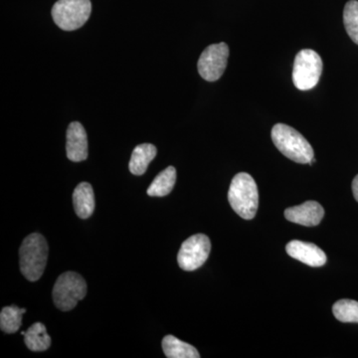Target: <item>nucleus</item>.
Here are the masks:
<instances>
[{
	"label": "nucleus",
	"mask_w": 358,
	"mask_h": 358,
	"mask_svg": "<svg viewBox=\"0 0 358 358\" xmlns=\"http://www.w3.org/2000/svg\"><path fill=\"white\" fill-rule=\"evenodd\" d=\"M228 200L240 217L246 220L255 217L259 206V192L254 178L246 173L236 174L231 181Z\"/></svg>",
	"instance_id": "nucleus-1"
},
{
	"label": "nucleus",
	"mask_w": 358,
	"mask_h": 358,
	"mask_svg": "<svg viewBox=\"0 0 358 358\" xmlns=\"http://www.w3.org/2000/svg\"><path fill=\"white\" fill-rule=\"evenodd\" d=\"M48 253V244L41 234L32 233L23 240L20 249V270L28 281H38L43 275Z\"/></svg>",
	"instance_id": "nucleus-2"
},
{
	"label": "nucleus",
	"mask_w": 358,
	"mask_h": 358,
	"mask_svg": "<svg viewBox=\"0 0 358 358\" xmlns=\"http://www.w3.org/2000/svg\"><path fill=\"white\" fill-rule=\"evenodd\" d=\"M273 143L285 157L298 164H310L315 152L310 143L298 131L285 124H277L272 129Z\"/></svg>",
	"instance_id": "nucleus-3"
},
{
	"label": "nucleus",
	"mask_w": 358,
	"mask_h": 358,
	"mask_svg": "<svg viewBox=\"0 0 358 358\" xmlns=\"http://www.w3.org/2000/svg\"><path fill=\"white\" fill-rule=\"evenodd\" d=\"M87 294V284L83 278L75 272H66L59 275L54 285L53 301L62 312H69L76 307L78 301Z\"/></svg>",
	"instance_id": "nucleus-4"
},
{
	"label": "nucleus",
	"mask_w": 358,
	"mask_h": 358,
	"mask_svg": "<svg viewBox=\"0 0 358 358\" xmlns=\"http://www.w3.org/2000/svg\"><path fill=\"white\" fill-rule=\"evenodd\" d=\"M91 13L90 0H58L52 8V17L61 29L73 31L88 21Z\"/></svg>",
	"instance_id": "nucleus-5"
},
{
	"label": "nucleus",
	"mask_w": 358,
	"mask_h": 358,
	"mask_svg": "<svg viewBox=\"0 0 358 358\" xmlns=\"http://www.w3.org/2000/svg\"><path fill=\"white\" fill-rule=\"evenodd\" d=\"M322 73V58L312 49H303L296 54L293 69V82L296 88L308 91L319 83Z\"/></svg>",
	"instance_id": "nucleus-6"
},
{
	"label": "nucleus",
	"mask_w": 358,
	"mask_h": 358,
	"mask_svg": "<svg viewBox=\"0 0 358 358\" xmlns=\"http://www.w3.org/2000/svg\"><path fill=\"white\" fill-rule=\"evenodd\" d=\"M210 251V240L206 235H193L185 240L179 249L178 255L179 267L188 272L196 270L206 262Z\"/></svg>",
	"instance_id": "nucleus-7"
},
{
	"label": "nucleus",
	"mask_w": 358,
	"mask_h": 358,
	"mask_svg": "<svg viewBox=\"0 0 358 358\" xmlns=\"http://www.w3.org/2000/svg\"><path fill=\"white\" fill-rule=\"evenodd\" d=\"M228 57L229 48L227 44L221 42L207 47L197 63L200 76L208 82L217 81L227 67Z\"/></svg>",
	"instance_id": "nucleus-8"
},
{
	"label": "nucleus",
	"mask_w": 358,
	"mask_h": 358,
	"mask_svg": "<svg viewBox=\"0 0 358 358\" xmlns=\"http://www.w3.org/2000/svg\"><path fill=\"white\" fill-rule=\"evenodd\" d=\"M289 256L310 267H322L327 263V255L317 245L293 240L286 246Z\"/></svg>",
	"instance_id": "nucleus-9"
},
{
	"label": "nucleus",
	"mask_w": 358,
	"mask_h": 358,
	"mask_svg": "<svg viewBox=\"0 0 358 358\" xmlns=\"http://www.w3.org/2000/svg\"><path fill=\"white\" fill-rule=\"evenodd\" d=\"M324 216V208L317 201H307L285 210V217L287 220L307 227L319 225Z\"/></svg>",
	"instance_id": "nucleus-10"
},
{
	"label": "nucleus",
	"mask_w": 358,
	"mask_h": 358,
	"mask_svg": "<svg viewBox=\"0 0 358 358\" xmlns=\"http://www.w3.org/2000/svg\"><path fill=\"white\" fill-rule=\"evenodd\" d=\"M66 152L71 162H83L88 157V138L84 127L80 122H71L67 129Z\"/></svg>",
	"instance_id": "nucleus-11"
},
{
	"label": "nucleus",
	"mask_w": 358,
	"mask_h": 358,
	"mask_svg": "<svg viewBox=\"0 0 358 358\" xmlns=\"http://www.w3.org/2000/svg\"><path fill=\"white\" fill-rule=\"evenodd\" d=\"M73 203L75 211L80 218L87 219L93 214L95 209V196L92 185L82 182L75 188L73 193Z\"/></svg>",
	"instance_id": "nucleus-12"
},
{
	"label": "nucleus",
	"mask_w": 358,
	"mask_h": 358,
	"mask_svg": "<svg viewBox=\"0 0 358 358\" xmlns=\"http://www.w3.org/2000/svg\"><path fill=\"white\" fill-rule=\"evenodd\" d=\"M157 148L150 143H143L134 148L129 162V171L134 176H143L150 162L157 157Z\"/></svg>",
	"instance_id": "nucleus-13"
},
{
	"label": "nucleus",
	"mask_w": 358,
	"mask_h": 358,
	"mask_svg": "<svg viewBox=\"0 0 358 358\" xmlns=\"http://www.w3.org/2000/svg\"><path fill=\"white\" fill-rule=\"evenodd\" d=\"M162 350L169 358H199V350L192 346L181 341L173 336H166L162 339Z\"/></svg>",
	"instance_id": "nucleus-14"
},
{
	"label": "nucleus",
	"mask_w": 358,
	"mask_h": 358,
	"mask_svg": "<svg viewBox=\"0 0 358 358\" xmlns=\"http://www.w3.org/2000/svg\"><path fill=\"white\" fill-rule=\"evenodd\" d=\"M25 345L32 352H45L51 345V338L41 322H35L26 331Z\"/></svg>",
	"instance_id": "nucleus-15"
},
{
	"label": "nucleus",
	"mask_w": 358,
	"mask_h": 358,
	"mask_svg": "<svg viewBox=\"0 0 358 358\" xmlns=\"http://www.w3.org/2000/svg\"><path fill=\"white\" fill-rule=\"evenodd\" d=\"M176 181V171L173 166H169L154 179L148 189L150 196L164 197L173 192Z\"/></svg>",
	"instance_id": "nucleus-16"
},
{
	"label": "nucleus",
	"mask_w": 358,
	"mask_h": 358,
	"mask_svg": "<svg viewBox=\"0 0 358 358\" xmlns=\"http://www.w3.org/2000/svg\"><path fill=\"white\" fill-rule=\"evenodd\" d=\"M26 308H20L16 306H10L2 308L0 313V327L6 334H14L20 329L22 315Z\"/></svg>",
	"instance_id": "nucleus-17"
},
{
	"label": "nucleus",
	"mask_w": 358,
	"mask_h": 358,
	"mask_svg": "<svg viewBox=\"0 0 358 358\" xmlns=\"http://www.w3.org/2000/svg\"><path fill=\"white\" fill-rule=\"evenodd\" d=\"M336 319L341 322H357L358 301L352 300H341L336 301L333 307Z\"/></svg>",
	"instance_id": "nucleus-18"
},
{
	"label": "nucleus",
	"mask_w": 358,
	"mask_h": 358,
	"mask_svg": "<svg viewBox=\"0 0 358 358\" xmlns=\"http://www.w3.org/2000/svg\"><path fill=\"white\" fill-rule=\"evenodd\" d=\"M343 23L346 32L353 42L358 45V1L350 0L343 10Z\"/></svg>",
	"instance_id": "nucleus-19"
},
{
	"label": "nucleus",
	"mask_w": 358,
	"mask_h": 358,
	"mask_svg": "<svg viewBox=\"0 0 358 358\" xmlns=\"http://www.w3.org/2000/svg\"><path fill=\"white\" fill-rule=\"evenodd\" d=\"M352 192L353 196L358 202V176H355L352 181Z\"/></svg>",
	"instance_id": "nucleus-20"
}]
</instances>
